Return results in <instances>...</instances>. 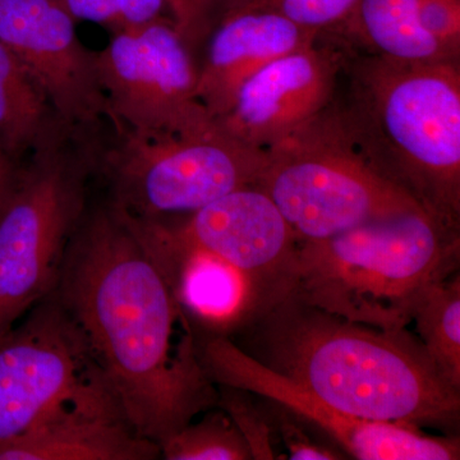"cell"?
Returning <instances> with one entry per match:
<instances>
[{"mask_svg":"<svg viewBox=\"0 0 460 460\" xmlns=\"http://www.w3.org/2000/svg\"><path fill=\"white\" fill-rule=\"evenodd\" d=\"M0 41L36 78L71 124L109 120L96 51L78 38L60 0H0Z\"/></svg>","mask_w":460,"mask_h":460,"instance_id":"cell-12","label":"cell"},{"mask_svg":"<svg viewBox=\"0 0 460 460\" xmlns=\"http://www.w3.org/2000/svg\"><path fill=\"white\" fill-rule=\"evenodd\" d=\"M266 402V413L278 441L286 447L288 458L293 460H339L347 459L338 447H332L311 435L313 426L305 422L295 411L279 402L262 398Z\"/></svg>","mask_w":460,"mask_h":460,"instance_id":"cell-22","label":"cell"},{"mask_svg":"<svg viewBox=\"0 0 460 460\" xmlns=\"http://www.w3.org/2000/svg\"><path fill=\"white\" fill-rule=\"evenodd\" d=\"M317 40L248 78L217 126L248 146L268 150L332 107L347 57Z\"/></svg>","mask_w":460,"mask_h":460,"instance_id":"cell-13","label":"cell"},{"mask_svg":"<svg viewBox=\"0 0 460 460\" xmlns=\"http://www.w3.org/2000/svg\"><path fill=\"white\" fill-rule=\"evenodd\" d=\"M23 317L0 334V438L31 429L93 367L54 290Z\"/></svg>","mask_w":460,"mask_h":460,"instance_id":"cell-10","label":"cell"},{"mask_svg":"<svg viewBox=\"0 0 460 460\" xmlns=\"http://www.w3.org/2000/svg\"><path fill=\"white\" fill-rule=\"evenodd\" d=\"M63 122L40 84L0 41V148L23 162Z\"/></svg>","mask_w":460,"mask_h":460,"instance_id":"cell-17","label":"cell"},{"mask_svg":"<svg viewBox=\"0 0 460 460\" xmlns=\"http://www.w3.org/2000/svg\"><path fill=\"white\" fill-rule=\"evenodd\" d=\"M172 25L193 56L234 0H165Z\"/></svg>","mask_w":460,"mask_h":460,"instance_id":"cell-23","label":"cell"},{"mask_svg":"<svg viewBox=\"0 0 460 460\" xmlns=\"http://www.w3.org/2000/svg\"><path fill=\"white\" fill-rule=\"evenodd\" d=\"M21 163L0 148V213L7 204L12 190L16 184Z\"/></svg>","mask_w":460,"mask_h":460,"instance_id":"cell-26","label":"cell"},{"mask_svg":"<svg viewBox=\"0 0 460 460\" xmlns=\"http://www.w3.org/2000/svg\"><path fill=\"white\" fill-rule=\"evenodd\" d=\"M107 122H63L21 163L0 213V334L57 286L91 202Z\"/></svg>","mask_w":460,"mask_h":460,"instance_id":"cell-5","label":"cell"},{"mask_svg":"<svg viewBox=\"0 0 460 460\" xmlns=\"http://www.w3.org/2000/svg\"><path fill=\"white\" fill-rule=\"evenodd\" d=\"M343 26L375 56L401 62L458 59L423 27L416 0H359L338 27Z\"/></svg>","mask_w":460,"mask_h":460,"instance_id":"cell-16","label":"cell"},{"mask_svg":"<svg viewBox=\"0 0 460 460\" xmlns=\"http://www.w3.org/2000/svg\"><path fill=\"white\" fill-rule=\"evenodd\" d=\"M217 407L228 414L250 447L253 460L278 459L277 436L265 407L252 401V394L237 387L219 385Z\"/></svg>","mask_w":460,"mask_h":460,"instance_id":"cell-21","label":"cell"},{"mask_svg":"<svg viewBox=\"0 0 460 460\" xmlns=\"http://www.w3.org/2000/svg\"><path fill=\"white\" fill-rule=\"evenodd\" d=\"M347 96L334 105L378 177L445 228L460 232L458 60L345 58Z\"/></svg>","mask_w":460,"mask_h":460,"instance_id":"cell-3","label":"cell"},{"mask_svg":"<svg viewBox=\"0 0 460 460\" xmlns=\"http://www.w3.org/2000/svg\"><path fill=\"white\" fill-rule=\"evenodd\" d=\"M319 36L253 0H234L205 41L198 65L199 98L206 111L219 119L248 78L272 60L314 44Z\"/></svg>","mask_w":460,"mask_h":460,"instance_id":"cell-15","label":"cell"},{"mask_svg":"<svg viewBox=\"0 0 460 460\" xmlns=\"http://www.w3.org/2000/svg\"><path fill=\"white\" fill-rule=\"evenodd\" d=\"M459 234L416 208L305 242L290 293L352 323L407 329L422 290L458 272Z\"/></svg>","mask_w":460,"mask_h":460,"instance_id":"cell-4","label":"cell"},{"mask_svg":"<svg viewBox=\"0 0 460 460\" xmlns=\"http://www.w3.org/2000/svg\"><path fill=\"white\" fill-rule=\"evenodd\" d=\"M166 460H250V447L226 411H208L160 443Z\"/></svg>","mask_w":460,"mask_h":460,"instance_id":"cell-19","label":"cell"},{"mask_svg":"<svg viewBox=\"0 0 460 460\" xmlns=\"http://www.w3.org/2000/svg\"><path fill=\"white\" fill-rule=\"evenodd\" d=\"M75 21H89L111 32L127 31L165 17V0H60Z\"/></svg>","mask_w":460,"mask_h":460,"instance_id":"cell-20","label":"cell"},{"mask_svg":"<svg viewBox=\"0 0 460 460\" xmlns=\"http://www.w3.org/2000/svg\"><path fill=\"white\" fill-rule=\"evenodd\" d=\"M184 217L164 219L184 243L211 253L243 277L252 298L250 319L292 292L298 239L260 187L234 190Z\"/></svg>","mask_w":460,"mask_h":460,"instance_id":"cell-11","label":"cell"},{"mask_svg":"<svg viewBox=\"0 0 460 460\" xmlns=\"http://www.w3.org/2000/svg\"><path fill=\"white\" fill-rule=\"evenodd\" d=\"M332 104L265 150L266 164L257 183L279 208L299 244L420 208L367 164Z\"/></svg>","mask_w":460,"mask_h":460,"instance_id":"cell-7","label":"cell"},{"mask_svg":"<svg viewBox=\"0 0 460 460\" xmlns=\"http://www.w3.org/2000/svg\"><path fill=\"white\" fill-rule=\"evenodd\" d=\"M314 31L332 30L349 16L359 0H253Z\"/></svg>","mask_w":460,"mask_h":460,"instance_id":"cell-24","label":"cell"},{"mask_svg":"<svg viewBox=\"0 0 460 460\" xmlns=\"http://www.w3.org/2000/svg\"><path fill=\"white\" fill-rule=\"evenodd\" d=\"M265 164V150L217 122L186 133H141L109 122L96 181L105 199L133 217H184L257 186Z\"/></svg>","mask_w":460,"mask_h":460,"instance_id":"cell-6","label":"cell"},{"mask_svg":"<svg viewBox=\"0 0 460 460\" xmlns=\"http://www.w3.org/2000/svg\"><path fill=\"white\" fill-rule=\"evenodd\" d=\"M54 293L136 434L160 445L217 404L168 275L109 199L90 202Z\"/></svg>","mask_w":460,"mask_h":460,"instance_id":"cell-1","label":"cell"},{"mask_svg":"<svg viewBox=\"0 0 460 460\" xmlns=\"http://www.w3.org/2000/svg\"><path fill=\"white\" fill-rule=\"evenodd\" d=\"M109 122L141 133H186L215 122L199 98L196 57L171 17L114 32L96 51Z\"/></svg>","mask_w":460,"mask_h":460,"instance_id":"cell-8","label":"cell"},{"mask_svg":"<svg viewBox=\"0 0 460 460\" xmlns=\"http://www.w3.org/2000/svg\"><path fill=\"white\" fill-rule=\"evenodd\" d=\"M411 323L447 384L460 392V277L459 272L429 284L420 293Z\"/></svg>","mask_w":460,"mask_h":460,"instance_id":"cell-18","label":"cell"},{"mask_svg":"<svg viewBox=\"0 0 460 460\" xmlns=\"http://www.w3.org/2000/svg\"><path fill=\"white\" fill-rule=\"evenodd\" d=\"M423 27L458 58L460 49V0H416Z\"/></svg>","mask_w":460,"mask_h":460,"instance_id":"cell-25","label":"cell"},{"mask_svg":"<svg viewBox=\"0 0 460 460\" xmlns=\"http://www.w3.org/2000/svg\"><path fill=\"white\" fill-rule=\"evenodd\" d=\"M233 335L248 356L348 416L458 436L460 392L407 329L352 323L288 293Z\"/></svg>","mask_w":460,"mask_h":460,"instance_id":"cell-2","label":"cell"},{"mask_svg":"<svg viewBox=\"0 0 460 460\" xmlns=\"http://www.w3.org/2000/svg\"><path fill=\"white\" fill-rule=\"evenodd\" d=\"M159 458V445L136 434L95 365L75 392L31 429L0 438V460Z\"/></svg>","mask_w":460,"mask_h":460,"instance_id":"cell-14","label":"cell"},{"mask_svg":"<svg viewBox=\"0 0 460 460\" xmlns=\"http://www.w3.org/2000/svg\"><path fill=\"white\" fill-rule=\"evenodd\" d=\"M198 356L217 385L237 387L295 411L358 460H458L459 436H431L416 426L348 416L295 381L265 367L224 335L196 334Z\"/></svg>","mask_w":460,"mask_h":460,"instance_id":"cell-9","label":"cell"}]
</instances>
